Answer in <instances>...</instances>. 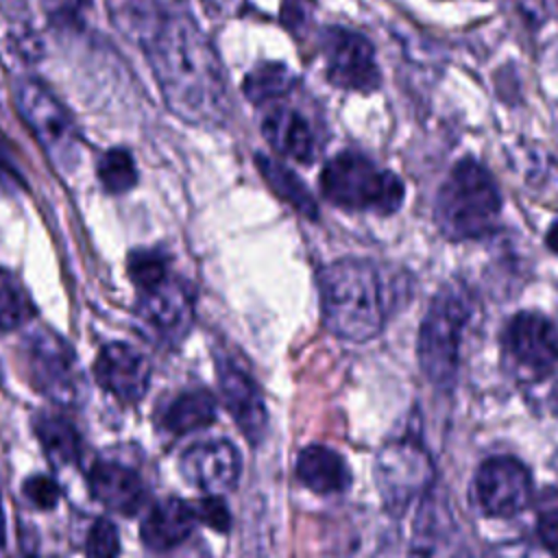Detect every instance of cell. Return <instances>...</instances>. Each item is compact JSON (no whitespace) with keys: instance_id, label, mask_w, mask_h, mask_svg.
<instances>
[{"instance_id":"cell-1","label":"cell","mask_w":558,"mask_h":558,"mask_svg":"<svg viewBox=\"0 0 558 558\" xmlns=\"http://www.w3.org/2000/svg\"><path fill=\"white\" fill-rule=\"evenodd\" d=\"M170 111L187 124H220L229 113L222 63L201 31L183 11L163 15L140 44Z\"/></svg>"},{"instance_id":"cell-2","label":"cell","mask_w":558,"mask_h":558,"mask_svg":"<svg viewBox=\"0 0 558 558\" xmlns=\"http://www.w3.org/2000/svg\"><path fill=\"white\" fill-rule=\"evenodd\" d=\"M323 325L349 342H366L381 333L388 296L377 266L360 257H342L318 275Z\"/></svg>"},{"instance_id":"cell-3","label":"cell","mask_w":558,"mask_h":558,"mask_svg":"<svg viewBox=\"0 0 558 558\" xmlns=\"http://www.w3.org/2000/svg\"><path fill=\"white\" fill-rule=\"evenodd\" d=\"M499 211L501 194L493 174L480 161L462 159L436 194L434 222L447 240H477L495 231Z\"/></svg>"},{"instance_id":"cell-4","label":"cell","mask_w":558,"mask_h":558,"mask_svg":"<svg viewBox=\"0 0 558 558\" xmlns=\"http://www.w3.org/2000/svg\"><path fill=\"white\" fill-rule=\"evenodd\" d=\"M471 299L458 286H442L423 316L416 342V355L425 379L449 390L458 379L462 336L471 318Z\"/></svg>"},{"instance_id":"cell-5","label":"cell","mask_w":558,"mask_h":558,"mask_svg":"<svg viewBox=\"0 0 558 558\" xmlns=\"http://www.w3.org/2000/svg\"><path fill=\"white\" fill-rule=\"evenodd\" d=\"M323 196L349 211H373L379 216L395 214L405 196L403 181L379 168L373 159L355 150L333 155L320 172Z\"/></svg>"},{"instance_id":"cell-6","label":"cell","mask_w":558,"mask_h":558,"mask_svg":"<svg viewBox=\"0 0 558 558\" xmlns=\"http://www.w3.org/2000/svg\"><path fill=\"white\" fill-rule=\"evenodd\" d=\"M373 475L388 514L401 517L414 499L432 490L434 462L421 440L403 436L379 447Z\"/></svg>"},{"instance_id":"cell-7","label":"cell","mask_w":558,"mask_h":558,"mask_svg":"<svg viewBox=\"0 0 558 558\" xmlns=\"http://www.w3.org/2000/svg\"><path fill=\"white\" fill-rule=\"evenodd\" d=\"M15 109L48 159L61 170H72L81 155V137L72 116L54 94L41 81L24 76L15 85Z\"/></svg>"},{"instance_id":"cell-8","label":"cell","mask_w":558,"mask_h":558,"mask_svg":"<svg viewBox=\"0 0 558 558\" xmlns=\"http://www.w3.org/2000/svg\"><path fill=\"white\" fill-rule=\"evenodd\" d=\"M22 353L33 388L50 403L70 408L83 399L85 381L76 353L57 331L48 327L31 331Z\"/></svg>"},{"instance_id":"cell-9","label":"cell","mask_w":558,"mask_h":558,"mask_svg":"<svg viewBox=\"0 0 558 558\" xmlns=\"http://www.w3.org/2000/svg\"><path fill=\"white\" fill-rule=\"evenodd\" d=\"M504 355L514 373L541 381L558 371V327L541 312H519L504 329Z\"/></svg>"},{"instance_id":"cell-10","label":"cell","mask_w":558,"mask_h":558,"mask_svg":"<svg viewBox=\"0 0 558 558\" xmlns=\"http://www.w3.org/2000/svg\"><path fill=\"white\" fill-rule=\"evenodd\" d=\"M320 54L325 76L331 85L351 92H373L381 83L371 41L342 26H329L320 33Z\"/></svg>"},{"instance_id":"cell-11","label":"cell","mask_w":558,"mask_h":558,"mask_svg":"<svg viewBox=\"0 0 558 558\" xmlns=\"http://www.w3.org/2000/svg\"><path fill=\"white\" fill-rule=\"evenodd\" d=\"M473 495L486 517H514L532 504V473L512 456L488 458L475 471Z\"/></svg>"},{"instance_id":"cell-12","label":"cell","mask_w":558,"mask_h":558,"mask_svg":"<svg viewBox=\"0 0 558 558\" xmlns=\"http://www.w3.org/2000/svg\"><path fill=\"white\" fill-rule=\"evenodd\" d=\"M140 325L163 344H179L194 320L192 286L179 277H166L161 283L142 290L135 307Z\"/></svg>"},{"instance_id":"cell-13","label":"cell","mask_w":558,"mask_h":558,"mask_svg":"<svg viewBox=\"0 0 558 558\" xmlns=\"http://www.w3.org/2000/svg\"><path fill=\"white\" fill-rule=\"evenodd\" d=\"M408 558H473L447 495L427 490L416 510Z\"/></svg>"},{"instance_id":"cell-14","label":"cell","mask_w":558,"mask_h":558,"mask_svg":"<svg viewBox=\"0 0 558 558\" xmlns=\"http://www.w3.org/2000/svg\"><path fill=\"white\" fill-rule=\"evenodd\" d=\"M94 379L122 405H137L150 384L148 360L126 342H107L94 360Z\"/></svg>"},{"instance_id":"cell-15","label":"cell","mask_w":558,"mask_h":558,"mask_svg":"<svg viewBox=\"0 0 558 558\" xmlns=\"http://www.w3.org/2000/svg\"><path fill=\"white\" fill-rule=\"evenodd\" d=\"M242 471L240 451L225 438L187 447L179 458L183 480L205 495H225L238 486Z\"/></svg>"},{"instance_id":"cell-16","label":"cell","mask_w":558,"mask_h":558,"mask_svg":"<svg viewBox=\"0 0 558 558\" xmlns=\"http://www.w3.org/2000/svg\"><path fill=\"white\" fill-rule=\"evenodd\" d=\"M220 399L251 445H259L268 432L264 397L248 373L229 357H216Z\"/></svg>"},{"instance_id":"cell-17","label":"cell","mask_w":558,"mask_h":558,"mask_svg":"<svg viewBox=\"0 0 558 558\" xmlns=\"http://www.w3.org/2000/svg\"><path fill=\"white\" fill-rule=\"evenodd\" d=\"M92 497L109 512L135 517L146 501V486L137 471L126 464L100 460L87 475Z\"/></svg>"},{"instance_id":"cell-18","label":"cell","mask_w":558,"mask_h":558,"mask_svg":"<svg viewBox=\"0 0 558 558\" xmlns=\"http://www.w3.org/2000/svg\"><path fill=\"white\" fill-rule=\"evenodd\" d=\"M196 523L192 504L179 497H166L148 508L140 525V538L150 551H172L192 536Z\"/></svg>"},{"instance_id":"cell-19","label":"cell","mask_w":558,"mask_h":558,"mask_svg":"<svg viewBox=\"0 0 558 558\" xmlns=\"http://www.w3.org/2000/svg\"><path fill=\"white\" fill-rule=\"evenodd\" d=\"M262 135L277 155L290 157L299 163L316 161L323 150L316 131L296 109L290 107H272L264 116Z\"/></svg>"},{"instance_id":"cell-20","label":"cell","mask_w":558,"mask_h":558,"mask_svg":"<svg viewBox=\"0 0 558 558\" xmlns=\"http://www.w3.org/2000/svg\"><path fill=\"white\" fill-rule=\"evenodd\" d=\"M296 475L316 495H340L351 486V471L344 458L327 445H307L299 451Z\"/></svg>"},{"instance_id":"cell-21","label":"cell","mask_w":558,"mask_h":558,"mask_svg":"<svg viewBox=\"0 0 558 558\" xmlns=\"http://www.w3.org/2000/svg\"><path fill=\"white\" fill-rule=\"evenodd\" d=\"M216 421V397L205 388L183 390L157 414L159 432L179 438L205 429Z\"/></svg>"},{"instance_id":"cell-22","label":"cell","mask_w":558,"mask_h":558,"mask_svg":"<svg viewBox=\"0 0 558 558\" xmlns=\"http://www.w3.org/2000/svg\"><path fill=\"white\" fill-rule=\"evenodd\" d=\"M33 429L52 466H76L83 460V442L76 427L59 412H39L33 418Z\"/></svg>"},{"instance_id":"cell-23","label":"cell","mask_w":558,"mask_h":558,"mask_svg":"<svg viewBox=\"0 0 558 558\" xmlns=\"http://www.w3.org/2000/svg\"><path fill=\"white\" fill-rule=\"evenodd\" d=\"M255 163L259 168V174L268 183V187L275 192V196H279L301 216L310 220L318 218V205L296 172H292L288 166H283L275 157H268L262 153L255 157Z\"/></svg>"},{"instance_id":"cell-24","label":"cell","mask_w":558,"mask_h":558,"mask_svg":"<svg viewBox=\"0 0 558 558\" xmlns=\"http://www.w3.org/2000/svg\"><path fill=\"white\" fill-rule=\"evenodd\" d=\"M107 4L116 28L137 46L150 35L163 15L159 0H107Z\"/></svg>"},{"instance_id":"cell-25","label":"cell","mask_w":558,"mask_h":558,"mask_svg":"<svg viewBox=\"0 0 558 558\" xmlns=\"http://www.w3.org/2000/svg\"><path fill=\"white\" fill-rule=\"evenodd\" d=\"M294 83L296 76L288 65L279 61H266L246 74L242 92L253 105H266L286 96Z\"/></svg>"},{"instance_id":"cell-26","label":"cell","mask_w":558,"mask_h":558,"mask_svg":"<svg viewBox=\"0 0 558 558\" xmlns=\"http://www.w3.org/2000/svg\"><path fill=\"white\" fill-rule=\"evenodd\" d=\"M96 174H98V181H100L102 190L109 192V194L129 192L137 183L135 161H133L131 153L126 148H122V146L109 148L100 157V161L96 166Z\"/></svg>"},{"instance_id":"cell-27","label":"cell","mask_w":558,"mask_h":558,"mask_svg":"<svg viewBox=\"0 0 558 558\" xmlns=\"http://www.w3.org/2000/svg\"><path fill=\"white\" fill-rule=\"evenodd\" d=\"M35 305L11 277L0 272V331H13L33 320Z\"/></svg>"},{"instance_id":"cell-28","label":"cell","mask_w":558,"mask_h":558,"mask_svg":"<svg viewBox=\"0 0 558 558\" xmlns=\"http://www.w3.org/2000/svg\"><path fill=\"white\" fill-rule=\"evenodd\" d=\"M126 272L140 292L148 290L170 275L168 255L159 248H135L126 257Z\"/></svg>"},{"instance_id":"cell-29","label":"cell","mask_w":558,"mask_h":558,"mask_svg":"<svg viewBox=\"0 0 558 558\" xmlns=\"http://www.w3.org/2000/svg\"><path fill=\"white\" fill-rule=\"evenodd\" d=\"M120 534L111 519H96L85 536V556L87 558H120Z\"/></svg>"},{"instance_id":"cell-30","label":"cell","mask_w":558,"mask_h":558,"mask_svg":"<svg viewBox=\"0 0 558 558\" xmlns=\"http://www.w3.org/2000/svg\"><path fill=\"white\" fill-rule=\"evenodd\" d=\"M536 527L541 543L558 556V488H545L536 504Z\"/></svg>"},{"instance_id":"cell-31","label":"cell","mask_w":558,"mask_h":558,"mask_svg":"<svg viewBox=\"0 0 558 558\" xmlns=\"http://www.w3.org/2000/svg\"><path fill=\"white\" fill-rule=\"evenodd\" d=\"M39 2L50 26L65 28V31L78 28L83 24L87 9L92 7V0H39Z\"/></svg>"},{"instance_id":"cell-32","label":"cell","mask_w":558,"mask_h":558,"mask_svg":"<svg viewBox=\"0 0 558 558\" xmlns=\"http://www.w3.org/2000/svg\"><path fill=\"white\" fill-rule=\"evenodd\" d=\"M22 493L28 499V504L39 508V510H52L59 504V497H61L59 484L50 475H46V473L31 475L22 484Z\"/></svg>"},{"instance_id":"cell-33","label":"cell","mask_w":558,"mask_h":558,"mask_svg":"<svg viewBox=\"0 0 558 558\" xmlns=\"http://www.w3.org/2000/svg\"><path fill=\"white\" fill-rule=\"evenodd\" d=\"M194 506V512H196V519L205 525H209L211 530L225 534L229 532L231 527V514H229V508L227 504L222 501L220 495H207L203 497L201 501L192 504Z\"/></svg>"},{"instance_id":"cell-34","label":"cell","mask_w":558,"mask_h":558,"mask_svg":"<svg viewBox=\"0 0 558 558\" xmlns=\"http://www.w3.org/2000/svg\"><path fill=\"white\" fill-rule=\"evenodd\" d=\"M486 558H554V554L547 547H536L530 543H506L493 547Z\"/></svg>"},{"instance_id":"cell-35","label":"cell","mask_w":558,"mask_h":558,"mask_svg":"<svg viewBox=\"0 0 558 558\" xmlns=\"http://www.w3.org/2000/svg\"><path fill=\"white\" fill-rule=\"evenodd\" d=\"M519 9L534 22L558 15V0H519Z\"/></svg>"},{"instance_id":"cell-36","label":"cell","mask_w":558,"mask_h":558,"mask_svg":"<svg viewBox=\"0 0 558 558\" xmlns=\"http://www.w3.org/2000/svg\"><path fill=\"white\" fill-rule=\"evenodd\" d=\"M0 9L13 22H24V17L28 13L26 0H0Z\"/></svg>"},{"instance_id":"cell-37","label":"cell","mask_w":558,"mask_h":558,"mask_svg":"<svg viewBox=\"0 0 558 558\" xmlns=\"http://www.w3.org/2000/svg\"><path fill=\"white\" fill-rule=\"evenodd\" d=\"M0 558H7V527H4V512H2V495H0Z\"/></svg>"},{"instance_id":"cell-38","label":"cell","mask_w":558,"mask_h":558,"mask_svg":"<svg viewBox=\"0 0 558 558\" xmlns=\"http://www.w3.org/2000/svg\"><path fill=\"white\" fill-rule=\"evenodd\" d=\"M545 244H547L554 253H558V222H554V225L549 227L547 238H545Z\"/></svg>"}]
</instances>
